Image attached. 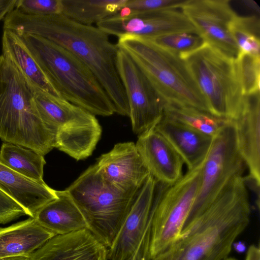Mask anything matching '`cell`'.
<instances>
[{"label":"cell","mask_w":260,"mask_h":260,"mask_svg":"<svg viewBox=\"0 0 260 260\" xmlns=\"http://www.w3.org/2000/svg\"><path fill=\"white\" fill-rule=\"evenodd\" d=\"M3 28L41 37L70 52L95 77L115 113L129 116L128 102L117 68L118 48L106 32L61 14L29 15L15 8L4 19Z\"/></svg>","instance_id":"1"},{"label":"cell","mask_w":260,"mask_h":260,"mask_svg":"<svg viewBox=\"0 0 260 260\" xmlns=\"http://www.w3.org/2000/svg\"><path fill=\"white\" fill-rule=\"evenodd\" d=\"M250 215L245 178L235 177L168 249L148 260H224Z\"/></svg>","instance_id":"2"},{"label":"cell","mask_w":260,"mask_h":260,"mask_svg":"<svg viewBox=\"0 0 260 260\" xmlns=\"http://www.w3.org/2000/svg\"><path fill=\"white\" fill-rule=\"evenodd\" d=\"M57 132L41 119L31 84L8 57L0 55V138L45 156L55 148Z\"/></svg>","instance_id":"3"},{"label":"cell","mask_w":260,"mask_h":260,"mask_svg":"<svg viewBox=\"0 0 260 260\" xmlns=\"http://www.w3.org/2000/svg\"><path fill=\"white\" fill-rule=\"evenodd\" d=\"M17 34L62 98L94 115L109 116L115 113L95 77L74 55L41 37Z\"/></svg>","instance_id":"4"},{"label":"cell","mask_w":260,"mask_h":260,"mask_svg":"<svg viewBox=\"0 0 260 260\" xmlns=\"http://www.w3.org/2000/svg\"><path fill=\"white\" fill-rule=\"evenodd\" d=\"M118 38V48L131 57L166 104L210 113L197 83L178 54L141 37L124 35Z\"/></svg>","instance_id":"5"},{"label":"cell","mask_w":260,"mask_h":260,"mask_svg":"<svg viewBox=\"0 0 260 260\" xmlns=\"http://www.w3.org/2000/svg\"><path fill=\"white\" fill-rule=\"evenodd\" d=\"M202 166L176 182H156L147 226L135 260H148L168 249L188 226L200 188Z\"/></svg>","instance_id":"6"},{"label":"cell","mask_w":260,"mask_h":260,"mask_svg":"<svg viewBox=\"0 0 260 260\" xmlns=\"http://www.w3.org/2000/svg\"><path fill=\"white\" fill-rule=\"evenodd\" d=\"M204 96L210 113L232 119L244 105L235 58L206 42L179 55Z\"/></svg>","instance_id":"7"},{"label":"cell","mask_w":260,"mask_h":260,"mask_svg":"<svg viewBox=\"0 0 260 260\" xmlns=\"http://www.w3.org/2000/svg\"><path fill=\"white\" fill-rule=\"evenodd\" d=\"M83 215L88 230L108 249L114 243L138 192L116 190L90 166L66 189Z\"/></svg>","instance_id":"8"},{"label":"cell","mask_w":260,"mask_h":260,"mask_svg":"<svg viewBox=\"0 0 260 260\" xmlns=\"http://www.w3.org/2000/svg\"><path fill=\"white\" fill-rule=\"evenodd\" d=\"M246 168L238 148L234 122L229 119L213 137L202 164L201 184L188 225L214 201L232 179L243 176Z\"/></svg>","instance_id":"9"},{"label":"cell","mask_w":260,"mask_h":260,"mask_svg":"<svg viewBox=\"0 0 260 260\" xmlns=\"http://www.w3.org/2000/svg\"><path fill=\"white\" fill-rule=\"evenodd\" d=\"M116 64L128 102L132 129L139 135L155 126L166 104L137 64L119 48Z\"/></svg>","instance_id":"10"},{"label":"cell","mask_w":260,"mask_h":260,"mask_svg":"<svg viewBox=\"0 0 260 260\" xmlns=\"http://www.w3.org/2000/svg\"><path fill=\"white\" fill-rule=\"evenodd\" d=\"M96 24L108 35L118 38L133 35L152 39L177 33L198 34L187 16L176 8L134 13L123 18L114 15Z\"/></svg>","instance_id":"11"},{"label":"cell","mask_w":260,"mask_h":260,"mask_svg":"<svg viewBox=\"0 0 260 260\" xmlns=\"http://www.w3.org/2000/svg\"><path fill=\"white\" fill-rule=\"evenodd\" d=\"M180 9L205 42L236 58L238 47L229 30L237 14L229 0H186Z\"/></svg>","instance_id":"12"},{"label":"cell","mask_w":260,"mask_h":260,"mask_svg":"<svg viewBox=\"0 0 260 260\" xmlns=\"http://www.w3.org/2000/svg\"><path fill=\"white\" fill-rule=\"evenodd\" d=\"M95 165L109 185L124 193L138 191L150 175L132 142L115 144L102 154Z\"/></svg>","instance_id":"13"},{"label":"cell","mask_w":260,"mask_h":260,"mask_svg":"<svg viewBox=\"0 0 260 260\" xmlns=\"http://www.w3.org/2000/svg\"><path fill=\"white\" fill-rule=\"evenodd\" d=\"M156 183L149 175L138 191L118 235L108 249L107 259L135 260L148 223Z\"/></svg>","instance_id":"14"},{"label":"cell","mask_w":260,"mask_h":260,"mask_svg":"<svg viewBox=\"0 0 260 260\" xmlns=\"http://www.w3.org/2000/svg\"><path fill=\"white\" fill-rule=\"evenodd\" d=\"M135 145L150 175L156 182L171 185L183 175L182 158L154 126L138 135Z\"/></svg>","instance_id":"15"},{"label":"cell","mask_w":260,"mask_h":260,"mask_svg":"<svg viewBox=\"0 0 260 260\" xmlns=\"http://www.w3.org/2000/svg\"><path fill=\"white\" fill-rule=\"evenodd\" d=\"M234 124L239 149L249 170L246 181L254 190L260 184L259 93L248 96L246 103L231 119Z\"/></svg>","instance_id":"16"},{"label":"cell","mask_w":260,"mask_h":260,"mask_svg":"<svg viewBox=\"0 0 260 260\" xmlns=\"http://www.w3.org/2000/svg\"><path fill=\"white\" fill-rule=\"evenodd\" d=\"M108 248L88 229L49 240L30 260H107Z\"/></svg>","instance_id":"17"},{"label":"cell","mask_w":260,"mask_h":260,"mask_svg":"<svg viewBox=\"0 0 260 260\" xmlns=\"http://www.w3.org/2000/svg\"><path fill=\"white\" fill-rule=\"evenodd\" d=\"M154 128L171 144L188 171L199 167L210 149L213 137L163 114Z\"/></svg>","instance_id":"18"},{"label":"cell","mask_w":260,"mask_h":260,"mask_svg":"<svg viewBox=\"0 0 260 260\" xmlns=\"http://www.w3.org/2000/svg\"><path fill=\"white\" fill-rule=\"evenodd\" d=\"M0 189L34 218L38 210L56 199V190L45 182L27 178L0 163Z\"/></svg>","instance_id":"19"},{"label":"cell","mask_w":260,"mask_h":260,"mask_svg":"<svg viewBox=\"0 0 260 260\" xmlns=\"http://www.w3.org/2000/svg\"><path fill=\"white\" fill-rule=\"evenodd\" d=\"M55 236L32 217L6 228H1L0 258L16 256L30 257Z\"/></svg>","instance_id":"20"},{"label":"cell","mask_w":260,"mask_h":260,"mask_svg":"<svg viewBox=\"0 0 260 260\" xmlns=\"http://www.w3.org/2000/svg\"><path fill=\"white\" fill-rule=\"evenodd\" d=\"M56 199L37 212L34 218L37 222L56 235L88 230L83 215L67 190H56Z\"/></svg>","instance_id":"21"},{"label":"cell","mask_w":260,"mask_h":260,"mask_svg":"<svg viewBox=\"0 0 260 260\" xmlns=\"http://www.w3.org/2000/svg\"><path fill=\"white\" fill-rule=\"evenodd\" d=\"M102 134V127L95 115L83 118L58 129L55 148L77 160L90 156Z\"/></svg>","instance_id":"22"},{"label":"cell","mask_w":260,"mask_h":260,"mask_svg":"<svg viewBox=\"0 0 260 260\" xmlns=\"http://www.w3.org/2000/svg\"><path fill=\"white\" fill-rule=\"evenodd\" d=\"M2 48V54L15 63L32 85L51 95L61 98L50 84L24 42L15 31L4 29Z\"/></svg>","instance_id":"23"},{"label":"cell","mask_w":260,"mask_h":260,"mask_svg":"<svg viewBox=\"0 0 260 260\" xmlns=\"http://www.w3.org/2000/svg\"><path fill=\"white\" fill-rule=\"evenodd\" d=\"M32 86L34 102L40 117L56 132L66 125L92 114L63 98L53 96Z\"/></svg>","instance_id":"24"},{"label":"cell","mask_w":260,"mask_h":260,"mask_svg":"<svg viewBox=\"0 0 260 260\" xmlns=\"http://www.w3.org/2000/svg\"><path fill=\"white\" fill-rule=\"evenodd\" d=\"M126 0H61L60 14L77 22L92 25L116 14Z\"/></svg>","instance_id":"25"},{"label":"cell","mask_w":260,"mask_h":260,"mask_svg":"<svg viewBox=\"0 0 260 260\" xmlns=\"http://www.w3.org/2000/svg\"><path fill=\"white\" fill-rule=\"evenodd\" d=\"M0 163L31 180L44 182V157L29 148L3 143L0 150Z\"/></svg>","instance_id":"26"},{"label":"cell","mask_w":260,"mask_h":260,"mask_svg":"<svg viewBox=\"0 0 260 260\" xmlns=\"http://www.w3.org/2000/svg\"><path fill=\"white\" fill-rule=\"evenodd\" d=\"M163 114L212 137L229 119L193 107L169 104L165 105Z\"/></svg>","instance_id":"27"},{"label":"cell","mask_w":260,"mask_h":260,"mask_svg":"<svg viewBox=\"0 0 260 260\" xmlns=\"http://www.w3.org/2000/svg\"><path fill=\"white\" fill-rule=\"evenodd\" d=\"M229 30L239 53L259 55L260 20L255 15L239 16L237 14L229 24Z\"/></svg>","instance_id":"28"},{"label":"cell","mask_w":260,"mask_h":260,"mask_svg":"<svg viewBox=\"0 0 260 260\" xmlns=\"http://www.w3.org/2000/svg\"><path fill=\"white\" fill-rule=\"evenodd\" d=\"M235 59L243 94L248 96L259 93V55L239 53Z\"/></svg>","instance_id":"29"},{"label":"cell","mask_w":260,"mask_h":260,"mask_svg":"<svg viewBox=\"0 0 260 260\" xmlns=\"http://www.w3.org/2000/svg\"><path fill=\"white\" fill-rule=\"evenodd\" d=\"M149 40L179 55L197 49L204 42L199 35L186 32L170 34Z\"/></svg>","instance_id":"30"},{"label":"cell","mask_w":260,"mask_h":260,"mask_svg":"<svg viewBox=\"0 0 260 260\" xmlns=\"http://www.w3.org/2000/svg\"><path fill=\"white\" fill-rule=\"evenodd\" d=\"M186 0H126L115 14L123 18L131 13L149 12L166 9H180Z\"/></svg>","instance_id":"31"},{"label":"cell","mask_w":260,"mask_h":260,"mask_svg":"<svg viewBox=\"0 0 260 260\" xmlns=\"http://www.w3.org/2000/svg\"><path fill=\"white\" fill-rule=\"evenodd\" d=\"M61 0H17L15 9L27 15L45 16L60 14Z\"/></svg>","instance_id":"32"},{"label":"cell","mask_w":260,"mask_h":260,"mask_svg":"<svg viewBox=\"0 0 260 260\" xmlns=\"http://www.w3.org/2000/svg\"><path fill=\"white\" fill-rule=\"evenodd\" d=\"M25 215L27 214L23 208L0 189V224H6Z\"/></svg>","instance_id":"33"},{"label":"cell","mask_w":260,"mask_h":260,"mask_svg":"<svg viewBox=\"0 0 260 260\" xmlns=\"http://www.w3.org/2000/svg\"><path fill=\"white\" fill-rule=\"evenodd\" d=\"M17 0H0V21L15 9Z\"/></svg>","instance_id":"34"},{"label":"cell","mask_w":260,"mask_h":260,"mask_svg":"<svg viewBox=\"0 0 260 260\" xmlns=\"http://www.w3.org/2000/svg\"><path fill=\"white\" fill-rule=\"evenodd\" d=\"M245 260H260V249L255 245H250L246 252Z\"/></svg>","instance_id":"35"},{"label":"cell","mask_w":260,"mask_h":260,"mask_svg":"<svg viewBox=\"0 0 260 260\" xmlns=\"http://www.w3.org/2000/svg\"><path fill=\"white\" fill-rule=\"evenodd\" d=\"M0 260H30V257L25 256H16L0 258Z\"/></svg>","instance_id":"36"},{"label":"cell","mask_w":260,"mask_h":260,"mask_svg":"<svg viewBox=\"0 0 260 260\" xmlns=\"http://www.w3.org/2000/svg\"><path fill=\"white\" fill-rule=\"evenodd\" d=\"M233 247H234L236 251L239 252H243L246 249L245 244L241 242L237 243L235 242L233 245Z\"/></svg>","instance_id":"37"},{"label":"cell","mask_w":260,"mask_h":260,"mask_svg":"<svg viewBox=\"0 0 260 260\" xmlns=\"http://www.w3.org/2000/svg\"><path fill=\"white\" fill-rule=\"evenodd\" d=\"M224 260H238L237 258L232 257H228Z\"/></svg>","instance_id":"38"},{"label":"cell","mask_w":260,"mask_h":260,"mask_svg":"<svg viewBox=\"0 0 260 260\" xmlns=\"http://www.w3.org/2000/svg\"><path fill=\"white\" fill-rule=\"evenodd\" d=\"M1 228H0V230H1Z\"/></svg>","instance_id":"39"}]
</instances>
